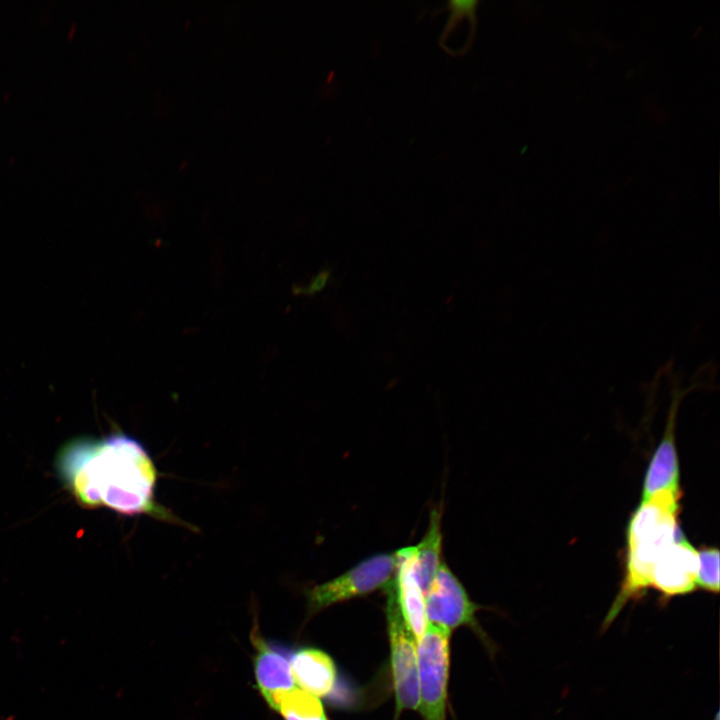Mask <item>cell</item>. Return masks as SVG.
Masks as SVG:
<instances>
[{
    "instance_id": "6da1fadb",
    "label": "cell",
    "mask_w": 720,
    "mask_h": 720,
    "mask_svg": "<svg viewBox=\"0 0 720 720\" xmlns=\"http://www.w3.org/2000/svg\"><path fill=\"white\" fill-rule=\"evenodd\" d=\"M57 469L82 506H105L125 515H166L154 501V463L144 446L125 433L71 441L58 455Z\"/></svg>"
},
{
    "instance_id": "7a4b0ae2",
    "label": "cell",
    "mask_w": 720,
    "mask_h": 720,
    "mask_svg": "<svg viewBox=\"0 0 720 720\" xmlns=\"http://www.w3.org/2000/svg\"><path fill=\"white\" fill-rule=\"evenodd\" d=\"M681 492L664 490L641 500L626 530V560L621 588L603 623L605 631L632 599L650 587L654 565L682 532L678 525Z\"/></svg>"
},
{
    "instance_id": "3957f363",
    "label": "cell",
    "mask_w": 720,
    "mask_h": 720,
    "mask_svg": "<svg viewBox=\"0 0 720 720\" xmlns=\"http://www.w3.org/2000/svg\"><path fill=\"white\" fill-rule=\"evenodd\" d=\"M451 631L428 626L417 641L419 705L424 720H446Z\"/></svg>"
},
{
    "instance_id": "277c9868",
    "label": "cell",
    "mask_w": 720,
    "mask_h": 720,
    "mask_svg": "<svg viewBox=\"0 0 720 720\" xmlns=\"http://www.w3.org/2000/svg\"><path fill=\"white\" fill-rule=\"evenodd\" d=\"M394 579L385 590L391 673L398 715L406 709H418L419 680L417 642L402 617L396 598Z\"/></svg>"
},
{
    "instance_id": "5b68a950",
    "label": "cell",
    "mask_w": 720,
    "mask_h": 720,
    "mask_svg": "<svg viewBox=\"0 0 720 720\" xmlns=\"http://www.w3.org/2000/svg\"><path fill=\"white\" fill-rule=\"evenodd\" d=\"M397 570L396 553L374 554L343 574L307 592L310 612H318L331 605L385 589L394 579Z\"/></svg>"
},
{
    "instance_id": "8992f818",
    "label": "cell",
    "mask_w": 720,
    "mask_h": 720,
    "mask_svg": "<svg viewBox=\"0 0 720 720\" xmlns=\"http://www.w3.org/2000/svg\"><path fill=\"white\" fill-rule=\"evenodd\" d=\"M425 609L429 624L449 631L461 626L479 630L476 620L479 606L444 560L425 596Z\"/></svg>"
},
{
    "instance_id": "52a82bcc",
    "label": "cell",
    "mask_w": 720,
    "mask_h": 720,
    "mask_svg": "<svg viewBox=\"0 0 720 720\" xmlns=\"http://www.w3.org/2000/svg\"><path fill=\"white\" fill-rule=\"evenodd\" d=\"M698 553L681 532L658 557L650 587L663 599L691 593L697 587Z\"/></svg>"
},
{
    "instance_id": "ba28073f",
    "label": "cell",
    "mask_w": 720,
    "mask_h": 720,
    "mask_svg": "<svg viewBox=\"0 0 720 720\" xmlns=\"http://www.w3.org/2000/svg\"><path fill=\"white\" fill-rule=\"evenodd\" d=\"M397 570L394 579L397 602L407 627L416 642L424 634L428 621L425 597L419 586L414 570L413 546L395 551Z\"/></svg>"
},
{
    "instance_id": "9c48e42d",
    "label": "cell",
    "mask_w": 720,
    "mask_h": 720,
    "mask_svg": "<svg viewBox=\"0 0 720 720\" xmlns=\"http://www.w3.org/2000/svg\"><path fill=\"white\" fill-rule=\"evenodd\" d=\"M252 642L256 649L254 672L259 691L267 704L273 708L282 692L295 688L290 662L280 650L266 643L256 632Z\"/></svg>"
},
{
    "instance_id": "30bf717a",
    "label": "cell",
    "mask_w": 720,
    "mask_h": 720,
    "mask_svg": "<svg viewBox=\"0 0 720 720\" xmlns=\"http://www.w3.org/2000/svg\"><path fill=\"white\" fill-rule=\"evenodd\" d=\"M294 681L306 692L316 697H326L334 689L337 669L333 659L316 648H302L291 657Z\"/></svg>"
},
{
    "instance_id": "8fae6325",
    "label": "cell",
    "mask_w": 720,
    "mask_h": 720,
    "mask_svg": "<svg viewBox=\"0 0 720 720\" xmlns=\"http://www.w3.org/2000/svg\"><path fill=\"white\" fill-rule=\"evenodd\" d=\"M673 419L649 462L642 486V500L663 490H680V469Z\"/></svg>"
},
{
    "instance_id": "7c38bea8",
    "label": "cell",
    "mask_w": 720,
    "mask_h": 720,
    "mask_svg": "<svg viewBox=\"0 0 720 720\" xmlns=\"http://www.w3.org/2000/svg\"><path fill=\"white\" fill-rule=\"evenodd\" d=\"M442 541L441 510L434 508L424 536L413 546L414 570L424 597L443 561Z\"/></svg>"
},
{
    "instance_id": "4fadbf2b",
    "label": "cell",
    "mask_w": 720,
    "mask_h": 720,
    "mask_svg": "<svg viewBox=\"0 0 720 720\" xmlns=\"http://www.w3.org/2000/svg\"><path fill=\"white\" fill-rule=\"evenodd\" d=\"M273 709L285 720H328L319 698L298 688L279 694Z\"/></svg>"
},
{
    "instance_id": "5bb4252c",
    "label": "cell",
    "mask_w": 720,
    "mask_h": 720,
    "mask_svg": "<svg viewBox=\"0 0 720 720\" xmlns=\"http://www.w3.org/2000/svg\"><path fill=\"white\" fill-rule=\"evenodd\" d=\"M698 553L696 585L702 589L718 593L719 591V550L715 547H702Z\"/></svg>"
},
{
    "instance_id": "9a60e30c",
    "label": "cell",
    "mask_w": 720,
    "mask_h": 720,
    "mask_svg": "<svg viewBox=\"0 0 720 720\" xmlns=\"http://www.w3.org/2000/svg\"><path fill=\"white\" fill-rule=\"evenodd\" d=\"M475 2L474 1H453L451 2L452 8L456 14H465L472 10Z\"/></svg>"
}]
</instances>
